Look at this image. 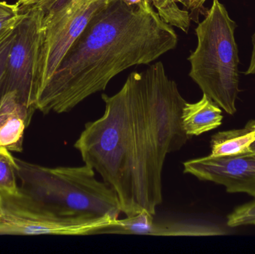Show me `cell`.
<instances>
[{
  "label": "cell",
  "mask_w": 255,
  "mask_h": 254,
  "mask_svg": "<svg viewBox=\"0 0 255 254\" xmlns=\"http://www.w3.org/2000/svg\"><path fill=\"white\" fill-rule=\"evenodd\" d=\"M34 0H18L16 5L22 6L25 5V4H29V3L32 2Z\"/></svg>",
  "instance_id": "obj_19"
},
{
  "label": "cell",
  "mask_w": 255,
  "mask_h": 254,
  "mask_svg": "<svg viewBox=\"0 0 255 254\" xmlns=\"http://www.w3.org/2000/svg\"><path fill=\"white\" fill-rule=\"evenodd\" d=\"M108 1L34 0L31 2L37 9L40 22L37 95L52 77L91 16Z\"/></svg>",
  "instance_id": "obj_5"
},
{
  "label": "cell",
  "mask_w": 255,
  "mask_h": 254,
  "mask_svg": "<svg viewBox=\"0 0 255 254\" xmlns=\"http://www.w3.org/2000/svg\"><path fill=\"white\" fill-rule=\"evenodd\" d=\"M19 15L16 4H9L6 1H0V32L16 23Z\"/></svg>",
  "instance_id": "obj_17"
},
{
  "label": "cell",
  "mask_w": 255,
  "mask_h": 254,
  "mask_svg": "<svg viewBox=\"0 0 255 254\" xmlns=\"http://www.w3.org/2000/svg\"><path fill=\"white\" fill-rule=\"evenodd\" d=\"M184 174L222 185L229 193L255 198V154L232 157L208 156L184 163Z\"/></svg>",
  "instance_id": "obj_8"
},
{
  "label": "cell",
  "mask_w": 255,
  "mask_h": 254,
  "mask_svg": "<svg viewBox=\"0 0 255 254\" xmlns=\"http://www.w3.org/2000/svg\"><path fill=\"white\" fill-rule=\"evenodd\" d=\"M16 23L0 32V98L1 97L6 61L14 37Z\"/></svg>",
  "instance_id": "obj_16"
},
{
  "label": "cell",
  "mask_w": 255,
  "mask_h": 254,
  "mask_svg": "<svg viewBox=\"0 0 255 254\" xmlns=\"http://www.w3.org/2000/svg\"><path fill=\"white\" fill-rule=\"evenodd\" d=\"M157 9V14L166 23L188 32L191 16L188 11L178 6L177 0H149Z\"/></svg>",
  "instance_id": "obj_13"
},
{
  "label": "cell",
  "mask_w": 255,
  "mask_h": 254,
  "mask_svg": "<svg viewBox=\"0 0 255 254\" xmlns=\"http://www.w3.org/2000/svg\"><path fill=\"white\" fill-rule=\"evenodd\" d=\"M255 141V120H251L244 128L220 131L211 140L210 156H239L250 154V146Z\"/></svg>",
  "instance_id": "obj_11"
},
{
  "label": "cell",
  "mask_w": 255,
  "mask_h": 254,
  "mask_svg": "<svg viewBox=\"0 0 255 254\" xmlns=\"http://www.w3.org/2000/svg\"><path fill=\"white\" fill-rule=\"evenodd\" d=\"M223 119L222 109L205 94L197 102H186L181 113L183 128L190 138L219 128Z\"/></svg>",
  "instance_id": "obj_10"
},
{
  "label": "cell",
  "mask_w": 255,
  "mask_h": 254,
  "mask_svg": "<svg viewBox=\"0 0 255 254\" xmlns=\"http://www.w3.org/2000/svg\"><path fill=\"white\" fill-rule=\"evenodd\" d=\"M16 161L19 190L57 217L88 220L109 216L118 219L122 213L115 191L100 181L95 170L86 164L49 168Z\"/></svg>",
  "instance_id": "obj_3"
},
{
  "label": "cell",
  "mask_w": 255,
  "mask_h": 254,
  "mask_svg": "<svg viewBox=\"0 0 255 254\" xmlns=\"http://www.w3.org/2000/svg\"><path fill=\"white\" fill-rule=\"evenodd\" d=\"M178 37L149 0H109L80 35L36 98L43 114L71 111L135 65L148 64L176 47Z\"/></svg>",
  "instance_id": "obj_2"
},
{
  "label": "cell",
  "mask_w": 255,
  "mask_h": 254,
  "mask_svg": "<svg viewBox=\"0 0 255 254\" xmlns=\"http://www.w3.org/2000/svg\"><path fill=\"white\" fill-rule=\"evenodd\" d=\"M17 169L16 158H13L10 151L0 146V193H19Z\"/></svg>",
  "instance_id": "obj_14"
},
{
  "label": "cell",
  "mask_w": 255,
  "mask_h": 254,
  "mask_svg": "<svg viewBox=\"0 0 255 254\" xmlns=\"http://www.w3.org/2000/svg\"><path fill=\"white\" fill-rule=\"evenodd\" d=\"M230 228L255 225V201L236 207L227 217Z\"/></svg>",
  "instance_id": "obj_15"
},
{
  "label": "cell",
  "mask_w": 255,
  "mask_h": 254,
  "mask_svg": "<svg viewBox=\"0 0 255 254\" xmlns=\"http://www.w3.org/2000/svg\"><path fill=\"white\" fill-rule=\"evenodd\" d=\"M250 154H255V141L250 146Z\"/></svg>",
  "instance_id": "obj_20"
},
{
  "label": "cell",
  "mask_w": 255,
  "mask_h": 254,
  "mask_svg": "<svg viewBox=\"0 0 255 254\" xmlns=\"http://www.w3.org/2000/svg\"><path fill=\"white\" fill-rule=\"evenodd\" d=\"M17 7L19 15L6 61L1 95L15 91L22 102L34 112L40 29L38 12L33 3Z\"/></svg>",
  "instance_id": "obj_7"
},
{
  "label": "cell",
  "mask_w": 255,
  "mask_h": 254,
  "mask_svg": "<svg viewBox=\"0 0 255 254\" xmlns=\"http://www.w3.org/2000/svg\"><path fill=\"white\" fill-rule=\"evenodd\" d=\"M102 98L104 113L85 124L74 148L113 189L127 217L154 216L166 156L190 139L181 122L187 101L161 62L130 73L119 92Z\"/></svg>",
  "instance_id": "obj_1"
},
{
  "label": "cell",
  "mask_w": 255,
  "mask_h": 254,
  "mask_svg": "<svg viewBox=\"0 0 255 254\" xmlns=\"http://www.w3.org/2000/svg\"><path fill=\"white\" fill-rule=\"evenodd\" d=\"M226 231L215 224L205 222H176L157 223L150 219L146 236L152 237H214L226 235Z\"/></svg>",
  "instance_id": "obj_12"
},
{
  "label": "cell",
  "mask_w": 255,
  "mask_h": 254,
  "mask_svg": "<svg viewBox=\"0 0 255 254\" xmlns=\"http://www.w3.org/2000/svg\"><path fill=\"white\" fill-rule=\"evenodd\" d=\"M253 52H252L251 60H250V66H249L248 69H247V72L245 74L247 75H255V32L253 34Z\"/></svg>",
  "instance_id": "obj_18"
},
{
  "label": "cell",
  "mask_w": 255,
  "mask_h": 254,
  "mask_svg": "<svg viewBox=\"0 0 255 254\" xmlns=\"http://www.w3.org/2000/svg\"><path fill=\"white\" fill-rule=\"evenodd\" d=\"M118 219L109 216L88 220L62 219L48 213L20 190L16 195L0 193V235H96L114 226Z\"/></svg>",
  "instance_id": "obj_6"
},
{
  "label": "cell",
  "mask_w": 255,
  "mask_h": 254,
  "mask_svg": "<svg viewBox=\"0 0 255 254\" xmlns=\"http://www.w3.org/2000/svg\"><path fill=\"white\" fill-rule=\"evenodd\" d=\"M33 113L15 91L3 94L0 98V146L10 152H22L24 133Z\"/></svg>",
  "instance_id": "obj_9"
},
{
  "label": "cell",
  "mask_w": 255,
  "mask_h": 254,
  "mask_svg": "<svg viewBox=\"0 0 255 254\" xmlns=\"http://www.w3.org/2000/svg\"><path fill=\"white\" fill-rule=\"evenodd\" d=\"M238 25L219 0H213L196 28L198 44L188 58L190 77L228 114L237 112L239 55L235 32Z\"/></svg>",
  "instance_id": "obj_4"
}]
</instances>
